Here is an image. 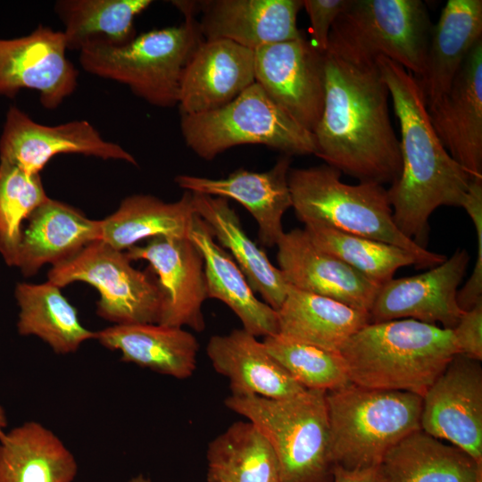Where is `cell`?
I'll list each match as a JSON object with an SVG mask.
<instances>
[{"mask_svg":"<svg viewBox=\"0 0 482 482\" xmlns=\"http://www.w3.org/2000/svg\"><path fill=\"white\" fill-rule=\"evenodd\" d=\"M324 55L325 99L313 132L315 155L360 181L391 185L402 168L400 141L376 58L332 37Z\"/></svg>","mask_w":482,"mask_h":482,"instance_id":"1","label":"cell"},{"mask_svg":"<svg viewBox=\"0 0 482 482\" xmlns=\"http://www.w3.org/2000/svg\"><path fill=\"white\" fill-rule=\"evenodd\" d=\"M376 62L401 129L402 168L387 189L394 220L404 236L427 248L430 215L443 205L461 207L473 177L436 135L418 79L385 56Z\"/></svg>","mask_w":482,"mask_h":482,"instance_id":"2","label":"cell"},{"mask_svg":"<svg viewBox=\"0 0 482 482\" xmlns=\"http://www.w3.org/2000/svg\"><path fill=\"white\" fill-rule=\"evenodd\" d=\"M340 353L351 383L423 397L458 352L452 329L402 319L367 324Z\"/></svg>","mask_w":482,"mask_h":482,"instance_id":"3","label":"cell"},{"mask_svg":"<svg viewBox=\"0 0 482 482\" xmlns=\"http://www.w3.org/2000/svg\"><path fill=\"white\" fill-rule=\"evenodd\" d=\"M340 178L341 172L326 163L290 169L292 207L299 220L399 246L415 254L424 268L436 266L447 258L420 246L400 231L383 185L371 181L349 185Z\"/></svg>","mask_w":482,"mask_h":482,"instance_id":"4","label":"cell"},{"mask_svg":"<svg viewBox=\"0 0 482 482\" xmlns=\"http://www.w3.org/2000/svg\"><path fill=\"white\" fill-rule=\"evenodd\" d=\"M334 467L378 468L387 451L420 429L422 397L353 383L326 392Z\"/></svg>","mask_w":482,"mask_h":482,"instance_id":"5","label":"cell"},{"mask_svg":"<svg viewBox=\"0 0 482 482\" xmlns=\"http://www.w3.org/2000/svg\"><path fill=\"white\" fill-rule=\"evenodd\" d=\"M225 405L253 423L270 444L280 482H333L326 391L288 398L231 395Z\"/></svg>","mask_w":482,"mask_h":482,"instance_id":"6","label":"cell"},{"mask_svg":"<svg viewBox=\"0 0 482 482\" xmlns=\"http://www.w3.org/2000/svg\"><path fill=\"white\" fill-rule=\"evenodd\" d=\"M204 40L199 22L185 17L180 25L142 33L122 46L86 48L79 62L87 72L129 86L153 105L171 107L178 104L185 67Z\"/></svg>","mask_w":482,"mask_h":482,"instance_id":"7","label":"cell"},{"mask_svg":"<svg viewBox=\"0 0 482 482\" xmlns=\"http://www.w3.org/2000/svg\"><path fill=\"white\" fill-rule=\"evenodd\" d=\"M187 146L212 161L245 144L263 145L286 155L315 154L314 134L296 123L254 82L229 104L198 114H181Z\"/></svg>","mask_w":482,"mask_h":482,"instance_id":"8","label":"cell"},{"mask_svg":"<svg viewBox=\"0 0 482 482\" xmlns=\"http://www.w3.org/2000/svg\"><path fill=\"white\" fill-rule=\"evenodd\" d=\"M47 278L60 287L74 282L94 287L100 295L96 314L115 325L159 321L162 294L157 278L134 268L124 251L103 240L52 266Z\"/></svg>","mask_w":482,"mask_h":482,"instance_id":"9","label":"cell"},{"mask_svg":"<svg viewBox=\"0 0 482 482\" xmlns=\"http://www.w3.org/2000/svg\"><path fill=\"white\" fill-rule=\"evenodd\" d=\"M432 29L420 0H351L329 37L370 57L385 56L419 79Z\"/></svg>","mask_w":482,"mask_h":482,"instance_id":"10","label":"cell"},{"mask_svg":"<svg viewBox=\"0 0 482 482\" xmlns=\"http://www.w3.org/2000/svg\"><path fill=\"white\" fill-rule=\"evenodd\" d=\"M253 53L255 82L291 119L313 133L324 106L325 53L303 36Z\"/></svg>","mask_w":482,"mask_h":482,"instance_id":"11","label":"cell"},{"mask_svg":"<svg viewBox=\"0 0 482 482\" xmlns=\"http://www.w3.org/2000/svg\"><path fill=\"white\" fill-rule=\"evenodd\" d=\"M420 428L482 464V367L456 353L422 397Z\"/></svg>","mask_w":482,"mask_h":482,"instance_id":"12","label":"cell"},{"mask_svg":"<svg viewBox=\"0 0 482 482\" xmlns=\"http://www.w3.org/2000/svg\"><path fill=\"white\" fill-rule=\"evenodd\" d=\"M79 154L104 160H120L137 165L120 145L104 139L87 120L47 126L36 122L16 106L6 113L0 137V162L28 174H40L55 155Z\"/></svg>","mask_w":482,"mask_h":482,"instance_id":"13","label":"cell"},{"mask_svg":"<svg viewBox=\"0 0 482 482\" xmlns=\"http://www.w3.org/2000/svg\"><path fill=\"white\" fill-rule=\"evenodd\" d=\"M132 261L149 262L162 294L158 324L195 331L205 328L202 306L208 298L204 261L190 238L154 237L124 251Z\"/></svg>","mask_w":482,"mask_h":482,"instance_id":"14","label":"cell"},{"mask_svg":"<svg viewBox=\"0 0 482 482\" xmlns=\"http://www.w3.org/2000/svg\"><path fill=\"white\" fill-rule=\"evenodd\" d=\"M469 261L467 250L457 249L426 272L393 278L380 286L369 311L370 323L412 319L453 329L464 312L457 293Z\"/></svg>","mask_w":482,"mask_h":482,"instance_id":"15","label":"cell"},{"mask_svg":"<svg viewBox=\"0 0 482 482\" xmlns=\"http://www.w3.org/2000/svg\"><path fill=\"white\" fill-rule=\"evenodd\" d=\"M67 49L62 31L42 25L24 37L0 38V96L31 89L46 108H56L77 87L78 71Z\"/></svg>","mask_w":482,"mask_h":482,"instance_id":"16","label":"cell"},{"mask_svg":"<svg viewBox=\"0 0 482 482\" xmlns=\"http://www.w3.org/2000/svg\"><path fill=\"white\" fill-rule=\"evenodd\" d=\"M276 246L278 269L290 287L369 313L380 286L317 247L304 229L284 232Z\"/></svg>","mask_w":482,"mask_h":482,"instance_id":"17","label":"cell"},{"mask_svg":"<svg viewBox=\"0 0 482 482\" xmlns=\"http://www.w3.org/2000/svg\"><path fill=\"white\" fill-rule=\"evenodd\" d=\"M427 109L450 155L473 178H482V40L470 52L449 91Z\"/></svg>","mask_w":482,"mask_h":482,"instance_id":"18","label":"cell"},{"mask_svg":"<svg viewBox=\"0 0 482 482\" xmlns=\"http://www.w3.org/2000/svg\"><path fill=\"white\" fill-rule=\"evenodd\" d=\"M290 164V156L284 155L267 171L239 168L222 179L181 174L175 177V183L187 192L231 198L241 204L258 225L260 242L271 248L284 234L282 218L292 207Z\"/></svg>","mask_w":482,"mask_h":482,"instance_id":"19","label":"cell"},{"mask_svg":"<svg viewBox=\"0 0 482 482\" xmlns=\"http://www.w3.org/2000/svg\"><path fill=\"white\" fill-rule=\"evenodd\" d=\"M254 82L253 50L227 39L204 40L182 74L180 112L198 114L220 108Z\"/></svg>","mask_w":482,"mask_h":482,"instance_id":"20","label":"cell"},{"mask_svg":"<svg viewBox=\"0 0 482 482\" xmlns=\"http://www.w3.org/2000/svg\"><path fill=\"white\" fill-rule=\"evenodd\" d=\"M302 0L199 1V26L204 40L227 39L254 51L302 37Z\"/></svg>","mask_w":482,"mask_h":482,"instance_id":"21","label":"cell"},{"mask_svg":"<svg viewBox=\"0 0 482 482\" xmlns=\"http://www.w3.org/2000/svg\"><path fill=\"white\" fill-rule=\"evenodd\" d=\"M27 220L15 266L24 277L34 276L46 264L55 266L68 261L88 244L101 240V220L88 219L54 199L48 198Z\"/></svg>","mask_w":482,"mask_h":482,"instance_id":"22","label":"cell"},{"mask_svg":"<svg viewBox=\"0 0 482 482\" xmlns=\"http://www.w3.org/2000/svg\"><path fill=\"white\" fill-rule=\"evenodd\" d=\"M206 353L214 370L229 378L231 395L283 399L305 390L270 354L263 342L244 328L211 337Z\"/></svg>","mask_w":482,"mask_h":482,"instance_id":"23","label":"cell"},{"mask_svg":"<svg viewBox=\"0 0 482 482\" xmlns=\"http://www.w3.org/2000/svg\"><path fill=\"white\" fill-rule=\"evenodd\" d=\"M482 40V1L448 0L433 26L423 74L418 79L426 106L443 97L470 52Z\"/></svg>","mask_w":482,"mask_h":482,"instance_id":"24","label":"cell"},{"mask_svg":"<svg viewBox=\"0 0 482 482\" xmlns=\"http://www.w3.org/2000/svg\"><path fill=\"white\" fill-rule=\"evenodd\" d=\"M96 339L121 353V361L176 378L191 377L199 342L183 328L158 323L113 325L96 332Z\"/></svg>","mask_w":482,"mask_h":482,"instance_id":"25","label":"cell"},{"mask_svg":"<svg viewBox=\"0 0 482 482\" xmlns=\"http://www.w3.org/2000/svg\"><path fill=\"white\" fill-rule=\"evenodd\" d=\"M380 482H482V464L421 428L391 447L378 467Z\"/></svg>","mask_w":482,"mask_h":482,"instance_id":"26","label":"cell"},{"mask_svg":"<svg viewBox=\"0 0 482 482\" xmlns=\"http://www.w3.org/2000/svg\"><path fill=\"white\" fill-rule=\"evenodd\" d=\"M189 238L204 257L208 298L224 303L237 316L242 328L254 337L278 334L277 311L256 297L243 271L198 215Z\"/></svg>","mask_w":482,"mask_h":482,"instance_id":"27","label":"cell"},{"mask_svg":"<svg viewBox=\"0 0 482 482\" xmlns=\"http://www.w3.org/2000/svg\"><path fill=\"white\" fill-rule=\"evenodd\" d=\"M192 197L196 215L208 225L217 243L229 250L253 292L278 311L290 286L266 253L247 236L229 199L198 193H192Z\"/></svg>","mask_w":482,"mask_h":482,"instance_id":"28","label":"cell"},{"mask_svg":"<svg viewBox=\"0 0 482 482\" xmlns=\"http://www.w3.org/2000/svg\"><path fill=\"white\" fill-rule=\"evenodd\" d=\"M277 312L278 334L335 352L370 323L367 312L292 287Z\"/></svg>","mask_w":482,"mask_h":482,"instance_id":"29","label":"cell"},{"mask_svg":"<svg viewBox=\"0 0 482 482\" xmlns=\"http://www.w3.org/2000/svg\"><path fill=\"white\" fill-rule=\"evenodd\" d=\"M78 466L50 429L27 421L0 436V482H72Z\"/></svg>","mask_w":482,"mask_h":482,"instance_id":"30","label":"cell"},{"mask_svg":"<svg viewBox=\"0 0 482 482\" xmlns=\"http://www.w3.org/2000/svg\"><path fill=\"white\" fill-rule=\"evenodd\" d=\"M195 216L190 192L185 191L178 201L170 203L150 195H133L101 220V240L126 251L154 237L189 238Z\"/></svg>","mask_w":482,"mask_h":482,"instance_id":"31","label":"cell"},{"mask_svg":"<svg viewBox=\"0 0 482 482\" xmlns=\"http://www.w3.org/2000/svg\"><path fill=\"white\" fill-rule=\"evenodd\" d=\"M60 287L47 280L41 284L21 282L15 287L19 306L17 329L21 336H36L58 354L76 352L82 343L96 338V332L79 321L77 309Z\"/></svg>","mask_w":482,"mask_h":482,"instance_id":"32","label":"cell"},{"mask_svg":"<svg viewBox=\"0 0 482 482\" xmlns=\"http://www.w3.org/2000/svg\"><path fill=\"white\" fill-rule=\"evenodd\" d=\"M151 0H62L55 12L68 49L122 46L135 37L134 20Z\"/></svg>","mask_w":482,"mask_h":482,"instance_id":"33","label":"cell"},{"mask_svg":"<svg viewBox=\"0 0 482 482\" xmlns=\"http://www.w3.org/2000/svg\"><path fill=\"white\" fill-rule=\"evenodd\" d=\"M207 482H280L277 456L249 420L237 421L208 445Z\"/></svg>","mask_w":482,"mask_h":482,"instance_id":"34","label":"cell"},{"mask_svg":"<svg viewBox=\"0 0 482 482\" xmlns=\"http://www.w3.org/2000/svg\"><path fill=\"white\" fill-rule=\"evenodd\" d=\"M303 229L317 247L343 261L379 286L392 279L402 267L415 265L424 268L415 254L386 242L320 223H306Z\"/></svg>","mask_w":482,"mask_h":482,"instance_id":"35","label":"cell"},{"mask_svg":"<svg viewBox=\"0 0 482 482\" xmlns=\"http://www.w3.org/2000/svg\"><path fill=\"white\" fill-rule=\"evenodd\" d=\"M270 354L305 389L330 391L351 383L340 352L327 350L280 334L265 337Z\"/></svg>","mask_w":482,"mask_h":482,"instance_id":"36","label":"cell"},{"mask_svg":"<svg viewBox=\"0 0 482 482\" xmlns=\"http://www.w3.org/2000/svg\"><path fill=\"white\" fill-rule=\"evenodd\" d=\"M48 198L40 174L0 162V254L8 266H16L24 220Z\"/></svg>","mask_w":482,"mask_h":482,"instance_id":"37","label":"cell"},{"mask_svg":"<svg viewBox=\"0 0 482 482\" xmlns=\"http://www.w3.org/2000/svg\"><path fill=\"white\" fill-rule=\"evenodd\" d=\"M461 207L470 217L477 235V257L473 271L458 290L457 302L465 312L482 300V178H473Z\"/></svg>","mask_w":482,"mask_h":482,"instance_id":"38","label":"cell"},{"mask_svg":"<svg viewBox=\"0 0 482 482\" xmlns=\"http://www.w3.org/2000/svg\"><path fill=\"white\" fill-rule=\"evenodd\" d=\"M350 2L351 0L303 1V7L310 20L311 41L320 52H326L332 26Z\"/></svg>","mask_w":482,"mask_h":482,"instance_id":"39","label":"cell"},{"mask_svg":"<svg viewBox=\"0 0 482 482\" xmlns=\"http://www.w3.org/2000/svg\"><path fill=\"white\" fill-rule=\"evenodd\" d=\"M458 353L482 360V300L465 311L452 329Z\"/></svg>","mask_w":482,"mask_h":482,"instance_id":"40","label":"cell"},{"mask_svg":"<svg viewBox=\"0 0 482 482\" xmlns=\"http://www.w3.org/2000/svg\"><path fill=\"white\" fill-rule=\"evenodd\" d=\"M333 482H380L378 468L346 470L334 467Z\"/></svg>","mask_w":482,"mask_h":482,"instance_id":"41","label":"cell"},{"mask_svg":"<svg viewBox=\"0 0 482 482\" xmlns=\"http://www.w3.org/2000/svg\"><path fill=\"white\" fill-rule=\"evenodd\" d=\"M7 420L5 416V412L2 406L0 405V436L4 434L3 428L6 426Z\"/></svg>","mask_w":482,"mask_h":482,"instance_id":"42","label":"cell"},{"mask_svg":"<svg viewBox=\"0 0 482 482\" xmlns=\"http://www.w3.org/2000/svg\"><path fill=\"white\" fill-rule=\"evenodd\" d=\"M129 482H151L149 478H145L142 474L132 478Z\"/></svg>","mask_w":482,"mask_h":482,"instance_id":"43","label":"cell"}]
</instances>
